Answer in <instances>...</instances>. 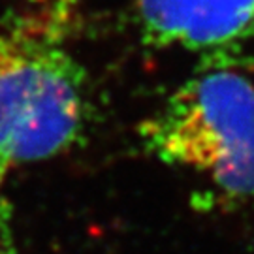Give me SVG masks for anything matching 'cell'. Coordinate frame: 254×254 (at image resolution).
<instances>
[{"label":"cell","mask_w":254,"mask_h":254,"mask_svg":"<svg viewBox=\"0 0 254 254\" xmlns=\"http://www.w3.org/2000/svg\"><path fill=\"white\" fill-rule=\"evenodd\" d=\"M209 59L139 125L154 158L196 173L224 200L254 207V83L232 53Z\"/></svg>","instance_id":"obj_1"},{"label":"cell","mask_w":254,"mask_h":254,"mask_svg":"<svg viewBox=\"0 0 254 254\" xmlns=\"http://www.w3.org/2000/svg\"><path fill=\"white\" fill-rule=\"evenodd\" d=\"M64 32L36 15L0 27V164L6 168L53 158L87 130V79Z\"/></svg>","instance_id":"obj_2"},{"label":"cell","mask_w":254,"mask_h":254,"mask_svg":"<svg viewBox=\"0 0 254 254\" xmlns=\"http://www.w3.org/2000/svg\"><path fill=\"white\" fill-rule=\"evenodd\" d=\"M149 46L234 53L254 40V0H136Z\"/></svg>","instance_id":"obj_3"},{"label":"cell","mask_w":254,"mask_h":254,"mask_svg":"<svg viewBox=\"0 0 254 254\" xmlns=\"http://www.w3.org/2000/svg\"><path fill=\"white\" fill-rule=\"evenodd\" d=\"M27 2L34 8L36 17L46 19L47 23L66 30L77 0H27Z\"/></svg>","instance_id":"obj_4"},{"label":"cell","mask_w":254,"mask_h":254,"mask_svg":"<svg viewBox=\"0 0 254 254\" xmlns=\"http://www.w3.org/2000/svg\"><path fill=\"white\" fill-rule=\"evenodd\" d=\"M0 254H15L11 217H9V205L6 198H0Z\"/></svg>","instance_id":"obj_5"},{"label":"cell","mask_w":254,"mask_h":254,"mask_svg":"<svg viewBox=\"0 0 254 254\" xmlns=\"http://www.w3.org/2000/svg\"><path fill=\"white\" fill-rule=\"evenodd\" d=\"M8 170L4 164H0V198L4 196V183H6V175H8Z\"/></svg>","instance_id":"obj_6"}]
</instances>
